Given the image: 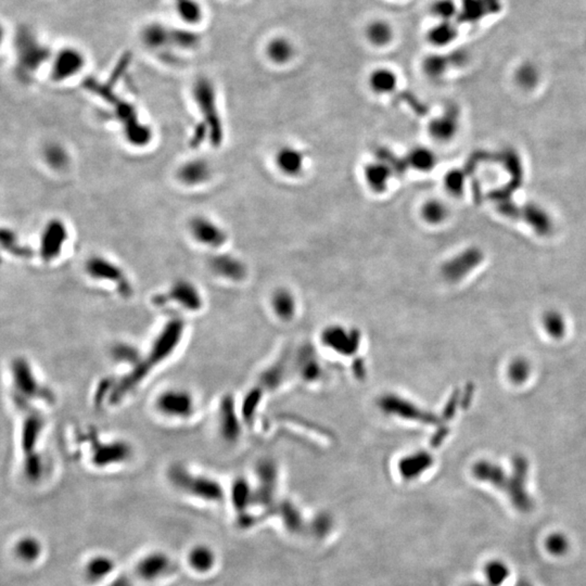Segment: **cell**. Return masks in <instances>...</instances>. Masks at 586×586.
<instances>
[{
    "label": "cell",
    "instance_id": "681fc988",
    "mask_svg": "<svg viewBox=\"0 0 586 586\" xmlns=\"http://www.w3.org/2000/svg\"><path fill=\"white\" fill-rule=\"evenodd\" d=\"M515 82L521 89L532 91L540 82V72L537 65L522 63L515 72Z\"/></svg>",
    "mask_w": 586,
    "mask_h": 586
},
{
    "label": "cell",
    "instance_id": "1f68e13d",
    "mask_svg": "<svg viewBox=\"0 0 586 586\" xmlns=\"http://www.w3.org/2000/svg\"><path fill=\"white\" fill-rule=\"evenodd\" d=\"M393 171L383 162L376 160L371 163L366 164L364 167V178L368 187L374 193H382L389 187Z\"/></svg>",
    "mask_w": 586,
    "mask_h": 586
},
{
    "label": "cell",
    "instance_id": "277c9868",
    "mask_svg": "<svg viewBox=\"0 0 586 586\" xmlns=\"http://www.w3.org/2000/svg\"><path fill=\"white\" fill-rule=\"evenodd\" d=\"M76 453L97 470H109L123 467L133 461L135 445L127 438L109 435L95 428H82L73 439Z\"/></svg>",
    "mask_w": 586,
    "mask_h": 586
},
{
    "label": "cell",
    "instance_id": "f6af8a7d",
    "mask_svg": "<svg viewBox=\"0 0 586 586\" xmlns=\"http://www.w3.org/2000/svg\"><path fill=\"white\" fill-rule=\"evenodd\" d=\"M43 552L39 540L34 537H24L17 542L15 546V554L20 560L24 563H35L38 558L41 557Z\"/></svg>",
    "mask_w": 586,
    "mask_h": 586
},
{
    "label": "cell",
    "instance_id": "cb8c5ba5",
    "mask_svg": "<svg viewBox=\"0 0 586 586\" xmlns=\"http://www.w3.org/2000/svg\"><path fill=\"white\" fill-rule=\"evenodd\" d=\"M140 41L146 49L160 57H170L171 53L174 55L172 50V27H167L165 24L160 22L146 24L140 32Z\"/></svg>",
    "mask_w": 586,
    "mask_h": 586
},
{
    "label": "cell",
    "instance_id": "c3c4849f",
    "mask_svg": "<svg viewBox=\"0 0 586 586\" xmlns=\"http://www.w3.org/2000/svg\"><path fill=\"white\" fill-rule=\"evenodd\" d=\"M176 9L178 17L181 18L187 27H193L199 23L203 15L201 6L196 0H177Z\"/></svg>",
    "mask_w": 586,
    "mask_h": 586
},
{
    "label": "cell",
    "instance_id": "8992f818",
    "mask_svg": "<svg viewBox=\"0 0 586 586\" xmlns=\"http://www.w3.org/2000/svg\"><path fill=\"white\" fill-rule=\"evenodd\" d=\"M82 275L89 285L117 299L129 301L135 295V281L129 269L109 254H88L82 263Z\"/></svg>",
    "mask_w": 586,
    "mask_h": 586
},
{
    "label": "cell",
    "instance_id": "7c38bea8",
    "mask_svg": "<svg viewBox=\"0 0 586 586\" xmlns=\"http://www.w3.org/2000/svg\"><path fill=\"white\" fill-rule=\"evenodd\" d=\"M88 57L82 48L65 45L53 51L48 65V79L55 85H65L86 71Z\"/></svg>",
    "mask_w": 586,
    "mask_h": 586
},
{
    "label": "cell",
    "instance_id": "ab89813d",
    "mask_svg": "<svg viewBox=\"0 0 586 586\" xmlns=\"http://www.w3.org/2000/svg\"><path fill=\"white\" fill-rule=\"evenodd\" d=\"M231 503L238 513V517L247 515L248 508L254 503V491L247 480L238 478L233 482L231 489Z\"/></svg>",
    "mask_w": 586,
    "mask_h": 586
},
{
    "label": "cell",
    "instance_id": "5b68a950",
    "mask_svg": "<svg viewBox=\"0 0 586 586\" xmlns=\"http://www.w3.org/2000/svg\"><path fill=\"white\" fill-rule=\"evenodd\" d=\"M149 305L164 318L195 317L207 309V297L195 280L177 277L155 290L149 297Z\"/></svg>",
    "mask_w": 586,
    "mask_h": 586
},
{
    "label": "cell",
    "instance_id": "ba28073f",
    "mask_svg": "<svg viewBox=\"0 0 586 586\" xmlns=\"http://www.w3.org/2000/svg\"><path fill=\"white\" fill-rule=\"evenodd\" d=\"M167 478L174 489L193 499L207 503H221L225 497L219 481L183 461L172 463L167 467Z\"/></svg>",
    "mask_w": 586,
    "mask_h": 586
},
{
    "label": "cell",
    "instance_id": "f907efd6",
    "mask_svg": "<svg viewBox=\"0 0 586 586\" xmlns=\"http://www.w3.org/2000/svg\"><path fill=\"white\" fill-rule=\"evenodd\" d=\"M376 158L379 161L387 164L388 167L397 175H403L409 171V165L406 163L405 157H399L387 147H379L375 151Z\"/></svg>",
    "mask_w": 586,
    "mask_h": 586
},
{
    "label": "cell",
    "instance_id": "6125c7cd",
    "mask_svg": "<svg viewBox=\"0 0 586 586\" xmlns=\"http://www.w3.org/2000/svg\"><path fill=\"white\" fill-rule=\"evenodd\" d=\"M468 586H484V585H482V584L475 583V584H470V585H468Z\"/></svg>",
    "mask_w": 586,
    "mask_h": 586
},
{
    "label": "cell",
    "instance_id": "9c48e42d",
    "mask_svg": "<svg viewBox=\"0 0 586 586\" xmlns=\"http://www.w3.org/2000/svg\"><path fill=\"white\" fill-rule=\"evenodd\" d=\"M72 229L69 222L61 216H50L42 224L36 239V261L46 267L61 263L70 250Z\"/></svg>",
    "mask_w": 586,
    "mask_h": 586
},
{
    "label": "cell",
    "instance_id": "94428289",
    "mask_svg": "<svg viewBox=\"0 0 586 586\" xmlns=\"http://www.w3.org/2000/svg\"><path fill=\"white\" fill-rule=\"evenodd\" d=\"M516 586H532V584L530 582H528L527 580H520L518 581V583L516 584Z\"/></svg>",
    "mask_w": 586,
    "mask_h": 586
},
{
    "label": "cell",
    "instance_id": "4316f807",
    "mask_svg": "<svg viewBox=\"0 0 586 586\" xmlns=\"http://www.w3.org/2000/svg\"><path fill=\"white\" fill-rule=\"evenodd\" d=\"M171 567V559L167 554L162 553V552H153L138 561L136 572L140 579L145 580V581H155L167 575Z\"/></svg>",
    "mask_w": 586,
    "mask_h": 586
},
{
    "label": "cell",
    "instance_id": "44dd1931",
    "mask_svg": "<svg viewBox=\"0 0 586 586\" xmlns=\"http://www.w3.org/2000/svg\"><path fill=\"white\" fill-rule=\"evenodd\" d=\"M321 342L326 348L342 356L357 353L361 345L359 333L338 325L330 326L324 330Z\"/></svg>",
    "mask_w": 586,
    "mask_h": 586
},
{
    "label": "cell",
    "instance_id": "91938a15",
    "mask_svg": "<svg viewBox=\"0 0 586 586\" xmlns=\"http://www.w3.org/2000/svg\"><path fill=\"white\" fill-rule=\"evenodd\" d=\"M107 586H134V584L129 575H121L110 582Z\"/></svg>",
    "mask_w": 586,
    "mask_h": 586
},
{
    "label": "cell",
    "instance_id": "ffe728a7",
    "mask_svg": "<svg viewBox=\"0 0 586 586\" xmlns=\"http://www.w3.org/2000/svg\"><path fill=\"white\" fill-rule=\"evenodd\" d=\"M461 109L457 106H445L441 113L430 120L428 133L438 143H450L461 129Z\"/></svg>",
    "mask_w": 586,
    "mask_h": 586
},
{
    "label": "cell",
    "instance_id": "f35d334b",
    "mask_svg": "<svg viewBox=\"0 0 586 586\" xmlns=\"http://www.w3.org/2000/svg\"><path fill=\"white\" fill-rule=\"evenodd\" d=\"M115 568L114 560L109 556L97 555L88 560L84 568L86 580L91 583H98L109 577Z\"/></svg>",
    "mask_w": 586,
    "mask_h": 586
},
{
    "label": "cell",
    "instance_id": "d590c367",
    "mask_svg": "<svg viewBox=\"0 0 586 586\" xmlns=\"http://www.w3.org/2000/svg\"><path fill=\"white\" fill-rule=\"evenodd\" d=\"M265 53L266 57L275 65H287L295 58V44L286 36H276L266 45Z\"/></svg>",
    "mask_w": 586,
    "mask_h": 586
},
{
    "label": "cell",
    "instance_id": "ee69618b",
    "mask_svg": "<svg viewBox=\"0 0 586 586\" xmlns=\"http://www.w3.org/2000/svg\"><path fill=\"white\" fill-rule=\"evenodd\" d=\"M420 215L425 223L432 226H438L447 221L450 215L447 205L439 199H430L423 203Z\"/></svg>",
    "mask_w": 586,
    "mask_h": 586
},
{
    "label": "cell",
    "instance_id": "11a10c76",
    "mask_svg": "<svg viewBox=\"0 0 586 586\" xmlns=\"http://www.w3.org/2000/svg\"><path fill=\"white\" fill-rule=\"evenodd\" d=\"M508 575L509 570L507 566L499 560H493L485 566V575L491 586H501L507 579Z\"/></svg>",
    "mask_w": 586,
    "mask_h": 586
},
{
    "label": "cell",
    "instance_id": "2e32d148",
    "mask_svg": "<svg viewBox=\"0 0 586 586\" xmlns=\"http://www.w3.org/2000/svg\"><path fill=\"white\" fill-rule=\"evenodd\" d=\"M485 259L483 250L478 246H469L444 262L441 275L449 283H459L477 269Z\"/></svg>",
    "mask_w": 586,
    "mask_h": 586
},
{
    "label": "cell",
    "instance_id": "6da1fadb",
    "mask_svg": "<svg viewBox=\"0 0 586 586\" xmlns=\"http://www.w3.org/2000/svg\"><path fill=\"white\" fill-rule=\"evenodd\" d=\"M189 333L185 318H164L135 365L123 373L106 376L96 382L91 401L96 409L114 411L129 403L148 382L174 361Z\"/></svg>",
    "mask_w": 586,
    "mask_h": 586
},
{
    "label": "cell",
    "instance_id": "83f0119b",
    "mask_svg": "<svg viewBox=\"0 0 586 586\" xmlns=\"http://www.w3.org/2000/svg\"><path fill=\"white\" fill-rule=\"evenodd\" d=\"M143 348L127 340L114 342L110 347L109 355L112 363L117 366V373L129 371L139 359Z\"/></svg>",
    "mask_w": 586,
    "mask_h": 586
},
{
    "label": "cell",
    "instance_id": "816d5d0a",
    "mask_svg": "<svg viewBox=\"0 0 586 586\" xmlns=\"http://www.w3.org/2000/svg\"><path fill=\"white\" fill-rule=\"evenodd\" d=\"M443 184L451 195L461 197L466 188L465 172L461 169H452L444 176Z\"/></svg>",
    "mask_w": 586,
    "mask_h": 586
},
{
    "label": "cell",
    "instance_id": "8d00e7d4",
    "mask_svg": "<svg viewBox=\"0 0 586 586\" xmlns=\"http://www.w3.org/2000/svg\"><path fill=\"white\" fill-rule=\"evenodd\" d=\"M406 163L409 170L428 173L437 167L438 158L435 152L427 147L418 146L407 152L405 155Z\"/></svg>",
    "mask_w": 586,
    "mask_h": 586
},
{
    "label": "cell",
    "instance_id": "9f6ffc18",
    "mask_svg": "<svg viewBox=\"0 0 586 586\" xmlns=\"http://www.w3.org/2000/svg\"><path fill=\"white\" fill-rule=\"evenodd\" d=\"M530 365L526 359H517L511 362L508 367V377L516 385L527 381L530 376Z\"/></svg>",
    "mask_w": 586,
    "mask_h": 586
},
{
    "label": "cell",
    "instance_id": "4fadbf2b",
    "mask_svg": "<svg viewBox=\"0 0 586 586\" xmlns=\"http://www.w3.org/2000/svg\"><path fill=\"white\" fill-rule=\"evenodd\" d=\"M213 423L216 435L224 443L233 445L241 439L246 425L233 394L225 393L219 397L214 409Z\"/></svg>",
    "mask_w": 586,
    "mask_h": 586
},
{
    "label": "cell",
    "instance_id": "f546056e",
    "mask_svg": "<svg viewBox=\"0 0 586 586\" xmlns=\"http://www.w3.org/2000/svg\"><path fill=\"white\" fill-rule=\"evenodd\" d=\"M473 475L479 481L491 484L503 492H506L508 483L511 481V476H508L501 466L489 461L476 463L473 467Z\"/></svg>",
    "mask_w": 586,
    "mask_h": 586
},
{
    "label": "cell",
    "instance_id": "60d3db41",
    "mask_svg": "<svg viewBox=\"0 0 586 586\" xmlns=\"http://www.w3.org/2000/svg\"><path fill=\"white\" fill-rule=\"evenodd\" d=\"M201 36L190 27H172V50L179 53H193L199 49Z\"/></svg>",
    "mask_w": 586,
    "mask_h": 586
},
{
    "label": "cell",
    "instance_id": "4dcf8cb0",
    "mask_svg": "<svg viewBox=\"0 0 586 586\" xmlns=\"http://www.w3.org/2000/svg\"><path fill=\"white\" fill-rule=\"evenodd\" d=\"M433 465V457L427 452H416L406 455L399 461V473L405 480L419 478Z\"/></svg>",
    "mask_w": 586,
    "mask_h": 586
},
{
    "label": "cell",
    "instance_id": "7a4b0ae2",
    "mask_svg": "<svg viewBox=\"0 0 586 586\" xmlns=\"http://www.w3.org/2000/svg\"><path fill=\"white\" fill-rule=\"evenodd\" d=\"M7 382L10 401L17 412L41 409L48 413L57 404V392L27 355L17 354L9 359Z\"/></svg>",
    "mask_w": 586,
    "mask_h": 586
},
{
    "label": "cell",
    "instance_id": "680465c9",
    "mask_svg": "<svg viewBox=\"0 0 586 586\" xmlns=\"http://www.w3.org/2000/svg\"><path fill=\"white\" fill-rule=\"evenodd\" d=\"M331 527H333V520L327 515L317 516L312 522L311 526L314 535L319 537L327 535L328 532L331 530Z\"/></svg>",
    "mask_w": 586,
    "mask_h": 586
},
{
    "label": "cell",
    "instance_id": "30bf717a",
    "mask_svg": "<svg viewBox=\"0 0 586 586\" xmlns=\"http://www.w3.org/2000/svg\"><path fill=\"white\" fill-rule=\"evenodd\" d=\"M17 413L19 414L17 447L21 459L45 453L44 443L49 427L47 412L23 409Z\"/></svg>",
    "mask_w": 586,
    "mask_h": 586
},
{
    "label": "cell",
    "instance_id": "d6a6232c",
    "mask_svg": "<svg viewBox=\"0 0 586 586\" xmlns=\"http://www.w3.org/2000/svg\"><path fill=\"white\" fill-rule=\"evenodd\" d=\"M271 307L276 317L281 321H290L297 314V300L290 290L279 288L274 292Z\"/></svg>",
    "mask_w": 586,
    "mask_h": 586
},
{
    "label": "cell",
    "instance_id": "e0dca14e",
    "mask_svg": "<svg viewBox=\"0 0 586 586\" xmlns=\"http://www.w3.org/2000/svg\"><path fill=\"white\" fill-rule=\"evenodd\" d=\"M528 473H529V463L523 456L517 455L513 459V469H511V481L508 484V499L513 504L514 507L520 513L527 514L533 509V499H532L527 490Z\"/></svg>",
    "mask_w": 586,
    "mask_h": 586
},
{
    "label": "cell",
    "instance_id": "8fae6325",
    "mask_svg": "<svg viewBox=\"0 0 586 586\" xmlns=\"http://www.w3.org/2000/svg\"><path fill=\"white\" fill-rule=\"evenodd\" d=\"M185 233L198 249L215 253L222 251L228 243L229 235L219 222L207 213H193L186 219Z\"/></svg>",
    "mask_w": 586,
    "mask_h": 586
},
{
    "label": "cell",
    "instance_id": "bcb514c9",
    "mask_svg": "<svg viewBox=\"0 0 586 586\" xmlns=\"http://www.w3.org/2000/svg\"><path fill=\"white\" fill-rule=\"evenodd\" d=\"M459 4L455 0H433L430 5V13L437 21L457 22Z\"/></svg>",
    "mask_w": 586,
    "mask_h": 586
},
{
    "label": "cell",
    "instance_id": "f1b7e54d",
    "mask_svg": "<svg viewBox=\"0 0 586 586\" xmlns=\"http://www.w3.org/2000/svg\"><path fill=\"white\" fill-rule=\"evenodd\" d=\"M275 164L279 172L289 177L301 175L305 167V157L301 150L292 146H284L277 150Z\"/></svg>",
    "mask_w": 586,
    "mask_h": 586
},
{
    "label": "cell",
    "instance_id": "db71d44e",
    "mask_svg": "<svg viewBox=\"0 0 586 586\" xmlns=\"http://www.w3.org/2000/svg\"><path fill=\"white\" fill-rule=\"evenodd\" d=\"M544 329L554 339H561L566 333V323L558 312L546 313L543 318Z\"/></svg>",
    "mask_w": 586,
    "mask_h": 586
},
{
    "label": "cell",
    "instance_id": "603a6c76",
    "mask_svg": "<svg viewBox=\"0 0 586 586\" xmlns=\"http://www.w3.org/2000/svg\"><path fill=\"white\" fill-rule=\"evenodd\" d=\"M257 483L254 491V503L264 508H273L276 487H277V467L272 461H262L257 468Z\"/></svg>",
    "mask_w": 586,
    "mask_h": 586
},
{
    "label": "cell",
    "instance_id": "d6986e66",
    "mask_svg": "<svg viewBox=\"0 0 586 586\" xmlns=\"http://www.w3.org/2000/svg\"><path fill=\"white\" fill-rule=\"evenodd\" d=\"M39 160L46 171L53 175H65L73 167L72 151L61 140L47 139L39 148Z\"/></svg>",
    "mask_w": 586,
    "mask_h": 586
},
{
    "label": "cell",
    "instance_id": "b9f144b4",
    "mask_svg": "<svg viewBox=\"0 0 586 586\" xmlns=\"http://www.w3.org/2000/svg\"><path fill=\"white\" fill-rule=\"evenodd\" d=\"M365 36L375 47H386L393 41L394 30L386 20L376 19L366 27Z\"/></svg>",
    "mask_w": 586,
    "mask_h": 586
},
{
    "label": "cell",
    "instance_id": "5bb4252c",
    "mask_svg": "<svg viewBox=\"0 0 586 586\" xmlns=\"http://www.w3.org/2000/svg\"><path fill=\"white\" fill-rule=\"evenodd\" d=\"M214 177V169L210 160L202 155H190L176 164L173 179L178 187L196 191L207 187Z\"/></svg>",
    "mask_w": 586,
    "mask_h": 586
},
{
    "label": "cell",
    "instance_id": "ac0fdd59",
    "mask_svg": "<svg viewBox=\"0 0 586 586\" xmlns=\"http://www.w3.org/2000/svg\"><path fill=\"white\" fill-rule=\"evenodd\" d=\"M378 405L380 406L383 413L394 416V417L415 421V423H423L426 425L438 423L437 416L423 411L421 407L409 400L401 397L399 394H385L383 397H380Z\"/></svg>",
    "mask_w": 586,
    "mask_h": 586
},
{
    "label": "cell",
    "instance_id": "836d02e7",
    "mask_svg": "<svg viewBox=\"0 0 586 586\" xmlns=\"http://www.w3.org/2000/svg\"><path fill=\"white\" fill-rule=\"evenodd\" d=\"M458 23L456 21H437L427 32V41L435 48L449 47L457 39Z\"/></svg>",
    "mask_w": 586,
    "mask_h": 586
},
{
    "label": "cell",
    "instance_id": "52a82bcc",
    "mask_svg": "<svg viewBox=\"0 0 586 586\" xmlns=\"http://www.w3.org/2000/svg\"><path fill=\"white\" fill-rule=\"evenodd\" d=\"M151 415L164 425L184 427L200 417L201 402L195 390L183 385L165 386L150 400Z\"/></svg>",
    "mask_w": 586,
    "mask_h": 586
},
{
    "label": "cell",
    "instance_id": "d4e9b609",
    "mask_svg": "<svg viewBox=\"0 0 586 586\" xmlns=\"http://www.w3.org/2000/svg\"><path fill=\"white\" fill-rule=\"evenodd\" d=\"M503 10L501 0H461L458 24H478Z\"/></svg>",
    "mask_w": 586,
    "mask_h": 586
},
{
    "label": "cell",
    "instance_id": "3957f363",
    "mask_svg": "<svg viewBox=\"0 0 586 586\" xmlns=\"http://www.w3.org/2000/svg\"><path fill=\"white\" fill-rule=\"evenodd\" d=\"M189 95L198 119L190 146L199 147L208 144L219 149L225 140V125L215 82L205 74L196 76L190 85Z\"/></svg>",
    "mask_w": 586,
    "mask_h": 586
},
{
    "label": "cell",
    "instance_id": "f5cc1de1",
    "mask_svg": "<svg viewBox=\"0 0 586 586\" xmlns=\"http://www.w3.org/2000/svg\"><path fill=\"white\" fill-rule=\"evenodd\" d=\"M300 374L303 379L307 381L314 382L321 377V365L318 363L317 359L310 352H304L303 355L300 357Z\"/></svg>",
    "mask_w": 586,
    "mask_h": 586
},
{
    "label": "cell",
    "instance_id": "6f0895ef",
    "mask_svg": "<svg viewBox=\"0 0 586 586\" xmlns=\"http://www.w3.org/2000/svg\"><path fill=\"white\" fill-rule=\"evenodd\" d=\"M546 549L552 555L563 556L569 549V542L561 533H554L546 540Z\"/></svg>",
    "mask_w": 586,
    "mask_h": 586
},
{
    "label": "cell",
    "instance_id": "484cf974",
    "mask_svg": "<svg viewBox=\"0 0 586 586\" xmlns=\"http://www.w3.org/2000/svg\"><path fill=\"white\" fill-rule=\"evenodd\" d=\"M0 245L3 253L13 261H36L35 247L24 241L18 231L9 226L1 228Z\"/></svg>",
    "mask_w": 586,
    "mask_h": 586
},
{
    "label": "cell",
    "instance_id": "e575fe53",
    "mask_svg": "<svg viewBox=\"0 0 586 586\" xmlns=\"http://www.w3.org/2000/svg\"><path fill=\"white\" fill-rule=\"evenodd\" d=\"M368 85L377 95H391L397 89L399 77L389 68H377L369 74Z\"/></svg>",
    "mask_w": 586,
    "mask_h": 586
},
{
    "label": "cell",
    "instance_id": "7402d4cb",
    "mask_svg": "<svg viewBox=\"0 0 586 586\" xmlns=\"http://www.w3.org/2000/svg\"><path fill=\"white\" fill-rule=\"evenodd\" d=\"M468 55L464 50H454L450 53H431L423 58L421 68L423 73L431 79H440L451 69L466 65Z\"/></svg>",
    "mask_w": 586,
    "mask_h": 586
},
{
    "label": "cell",
    "instance_id": "7dc6e473",
    "mask_svg": "<svg viewBox=\"0 0 586 586\" xmlns=\"http://www.w3.org/2000/svg\"><path fill=\"white\" fill-rule=\"evenodd\" d=\"M277 513L279 514L284 523H285V527L290 532L298 533V532H301L303 530L304 521L302 519L301 514L293 504L288 501L283 502L277 508Z\"/></svg>",
    "mask_w": 586,
    "mask_h": 586
},
{
    "label": "cell",
    "instance_id": "74e56055",
    "mask_svg": "<svg viewBox=\"0 0 586 586\" xmlns=\"http://www.w3.org/2000/svg\"><path fill=\"white\" fill-rule=\"evenodd\" d=\"M525 219L528 225L533 229L537 235L547 236L553 229V221L549 212L541 205L529 203L523 210Z\"/></svg>",
    "mask_w": 586,
    "mask_h": 586
},
{
    "label": "cell",
    "instance_id": "7bdbcfd3",
    "mask_svg": "<svg viewBox=\"0 0 586 586\" xmlns=\"http://www.w3.org/2000/svg\"><path fill=\"white\" fill-rule=\"evenodd\" d=\"M188 563L195 571L207 573L215 565V554L209 546H195L188 554Z\"/></svg>",
    "mask_w": 586,
    "mask_h": 586
},
{
    "label": "cell",
    "instance_id": "9a60e30c",
    "mask_svg": "<svg viewBox=\"0 0 586 586\" xmlns=\"http://www.w3.org/2000/svg\"><path fill=\"white\" fill-rule=\"evenodd\" d=\"M205 266L212 277L224 283L241 284L249 275V269L243 260L224 250L209 254Z\"/></svg>",
    "mask_w": 586,
    "mask_h": 586
}]
</instances>
